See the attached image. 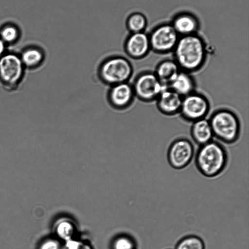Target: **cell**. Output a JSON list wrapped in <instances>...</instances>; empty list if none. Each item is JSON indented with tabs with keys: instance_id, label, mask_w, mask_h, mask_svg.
<instances>
[{
	"instance_id": "6da1fadb",
	"label": "cell",
	"mask_w": 249,
	"mask_h": 249,
	"mask_svg": "<svg viewBox=\"0 0 249 249\" xmlns=\"http://www.w3.org/2000/svg\"><path fill=\"white\" fill-rule=\"evenodd\" d=\"M174 59L181 70L190 73L201 70L207 59L205 43L197 35L183 36L173 50Z\"/></svg>"
},
{
	"instance_id": "7a4b0ae2",
	"label": "cell",
	"mask_w": 249,
	"mask_h": 249,
	"mask_svg": "<svg viewBox=\"0 0 249 249\" xmlns=\"http://www.w3.org/2000/svg\"><path fill=\"white\" fill-rule=\"evenodd\" d=\"M195 161L197 169L203 176L215 177L227 166L228 152L221 142L213 140L199 146L195 155Z\"/></svg>"
},
{
	"instance_id": "3957f363",
	"label": "cell",
	"mask_w": 249,
	"mask_h": 249,
	"mask_svg": "<svg viewBox=\"0 0 249 249\" xmlns=\"http://www.w3.org/2000/svg\"><path fill=\"white\" fill-rule=\"evenodd\" d=\"M208 119L213 136L218 140L227 144L238 140L241 133V123L233 111L220 108L213 111Z\"/></svg>"
},
{
	"instance_id": "277c9868",
	"label": "cell",
	"mask_w": 249,
	"mask_h": 249,
	"mask_svg": "<svg viewBox=\"0 0 249 249\" xmlns=\"http://www.w3.org/2000/svg\"><path fill=\"white\" fill-rule=\"evenodd\" d=\"M133 72L131 62L126 58L115 56L107 59L99 69V75L106 84L112 86L129 82Z\"/></svg>"
},
{
	"instance_id": "5b68a950",
	"label": "cell",
	"mask_w": 249,
	"mask_h": 249,
	"mask_svg": "<svg viewBox=\"0 0 249 249\" xmlns=\"http://www.w3.org/2000/svg\"><path fill=\"white\" fill-rule=\"evenodd\" d=\"M131 84L135 97L143 103L155 101L162 91L167 87L161 83L154 71L149 70L139 73Z\"/></svg>"
},
{
	"instance_id": "8992f818",
	"label": "cell",
	"mask_w": 249,
	"mask_h": 249,
	"mask_svg": "<svg viewBox=\"0 0 249 249\" xmlns=\"http://www.w3.org/2000/svg\"><path fill=\"white\" fill-rule=\"evenodd\" d=\"M210 108L208 98L195 91L182 97L179 114L184 120L193 123L206 118Z\"/></svg>"
},
{
	"instance_id": "52a82bcc",
	"label": "cell",
	"mask_w": 249,
	"mask_h": 249,
	"mask_svg": "<svg viewBox=\"0 0 249 249\" xmlns=\"http://www.w3.org/2000/svg\"><path fill=\"white\" fill-rule=\"evenodd\" d=\"M25 67L17 55L8 54L0 58V80L6 89L13 91L21 81Z\"/></svg>"
},
{
	"instance_id": "ba28073f",
	"label": "cell",
	"mask_w": 249,
	"mask_h": 249,
	"mask_svg": "<svg viewBox=\"0 0 249 249\" xmlns=\"http://www.w3.org/2000/svg\"><path fill=\"white\" fill-rule=\"evenodd\" d=\"M195 156V147L192 142L185 137L178 138L169 145L167 158L170 165L177 170L186 167Z\"/></svg>"
},
{
	"instance_id": "9c48e42d",
	"label": "cell",
	"mask_w": 249,
	"mask_h": 249,
	"mask_svg": "<svg viewBox=\"0 0 249 249\" xmlns=\"http://www.w3.org/2000/svg\"><path fill=\"white\" fill-rule=\"evenodd\" d=\"M149 37L151 49L160 54L173 51L179 39L178 34L170 23L162 24L155 28Z\"/></svg>"
},
{
	"instance_id": "30bf717a",
	"label": "cell",
	"mask_w": 249,
	"mask_h": 249,
	"mask_svg": "<svg viewBox=\"0 0 249 249\" xmlns=\"http://www.w3.org/2000/svg\"><path fill=\"white\" fill-rule=\"evenodd\" d=\"M124 50L128 57L136 63L145 58L151 50L149 36L145 32L130 33L124 42Z\"/></svg>"
},
{
	"instance_id": "8fae6325",
	"label": "cell",
	"mask_w": 249,
	"mask_h": 249,
	"mask_svg": "<svg viewBox=\"0 0 249 249\" xmlns=\"http://www.w3.org/2000/svg\"><path fill=\"white\" fill-rule=\"evenodd\" d=\"M108 99L115 108L124 109L129 107L135 99L132 85L127 82L111 86L108 92Z\"/></svg>"
},
{
	"instance_id": "7c38bea8",
	"label": "cell",
	"mask_w": 249,
	"mask_h": 249,
	"mask_svg": "<svg viewBox=\"0 0 249 249\" xmlns=\"http://www.w3.org/2000/svg\"><path fill=\"white\" fill-rule=\"evenodd\" d=\"M182 97L170 88L164 89L156 100L157 108L162 114L172 116L179 113Z\"/></svg>"
},
{
	"instance_id": "4fadbf2b",
	"label": "cell",
	"mask_w": 249,
	"mask_h": 249,
	"mask_svg": "<svg viewBox=\"0 0 249 249\" xmlns=\"http://www.w3.org/2000/svg\"><path fill=\"white\" fill-rule=\"evenodd\" d=\"M168 87L183 97L196 91V83L191 73L180 70Z\"/></svg>"
},
{
	"instance_id": "5bb4252c",
	"label": "cell",
	"mask_w": 249,
	"mask_h": 249,
	"mask_svg": "<svg viewBox=\"0 0 249 249\" xmlns=\"http://www.w3.org/2000/svg\"><path fill=\"white\" fill-rule=\"evenodd\" d=\"M190 135L194 142L199 146L213 140L214 136L209 119L205 118L193 122Z\"/></svg>"
},
{
	"instance_id": "9a60e30c",
	"label": "cell",
	"mask_w": 249,
	"mask_h": 249,
	"mask_svg": "<svg viewBox=\"0 0 249 249\" xmlns=\"http://www.w3.org/2000/svg\"><path fill=\"white\" fill-rule=\"evenodd\" d=\"M180 70L174 59H165L156 65L154 72L161 83L168 87Z\"/></svg>"
},
{
	"instance_id": "2e32d148",
	"label": "cell",
	"mask_w": 249,
	"mask_h": 249,
	"mask_svg": "<svg viewBox=\"0 0 249 249\" xmlns=\"http://www.w3.org/2000/svg\"><path fill=\"white\" fill-rule=\"evenodd\" d=\"M172 25L178 34L186 36L196 32L198 28V21L194 15L183 12L175 17Z\"/></svg>"
},
{
	"instance_id": "e0dca14e",
	"label": "cell",
	"mask_w": 249,
	"mask_h": 249,
	"mask_svg": "<svg viewBox=\"0 0 249 249\" xmlns=\"http://www.w3.org/2000/svg\"><path fill=\"white\" fill-rule=\"evenodd\" d=\"M76 231L73 221L68 218H61L55 223L54 232L58 238L66 241L74 238Z\"/></svg>"
},
{
	"instance_id": "ac0fdd59",
	"label": "cell",
	"mask_w": 249,
	"mask_h": 249,
	"mask_svg": "<svg viewBox=\"0 0 249 249\" xmlns=\"http://www.w3.org/2000/svg\"><path fill=\"white\" fill-rule=\"evenodd\" d=\"M126 27L130 33L144 32L147 25L146 16L142 13L135 12L130 14L126 19Z\"/></svg>"
},
{
	"instance_id": "d6986e66",
	"label": "cell",
	"mask_w": 249,
	"mask_h": 249,
	"mask_svg": "<svg viewBox=\"0 0 249 249\" xmlns=\"http://www.w3.org/2000/svg\"><path fill=\"white\" fill-rule=\"evenodd\" d=\"M45 55L38 49H32L24 52L21 60L25 68L34 69L39 67L43 62Z\"/></svg>"
},
{
	"instance_id": "ffe728a7",
	"label": "cell",
	"mask_w": 249,
	"mask_h": 249,
	"mask_svg": "<svg viewBox=\"0 0 249 249\" xmlns=\"http://www.w3.org/2000/svg\"><path fill=\"white\" fill-rule=\"evenodd\" d=\"M175 249H205V245L201 237L196 235L190 234L179 240Z\"/></svg>"
},
{
	"instance_id": "44dd1931",
	"label": "cell",
	"mask_w": 249,
	"mask_h": 249,
	"mask_svg": "<svg viewBox=\"0 0 249 249\" xmlns=\"http://www.w3.org/2000/svg\"><path fill=\"white\" fill-rule=\"evenodd\" d=\"M65 242L62 249H92L89 243L74 238Z\"/></svg>"
},
{
	"instance_id": "7402d4cb",
	"label": "cell",
	"mask_w": 249,
	"mask_h": 249,
	"mask_svg": "<svg viewBox=\"0 0 249 249\" xmlns=\"http://www.w3.org/2000/svg\"><path fill=\"white\" fill-rule=\"evenodd\" d=\"M114 249H134L133 242L126 237H122L115 240L113 245Z\"/></svg>"
},
{
	"instance_id": "603a6c76",
	"label": "cell",
	"mask_w": 249,
	"mask_h": 249,
	"mask_svg": "<svg viewBox=\"0 0 249 249\" xmlns=\"http://www.w3.org/2000/svg\"><path fill=\"white\" fill-rule=\"evenodd\" d=\"M59 242L53 239H48L43 241L38 249H62Z\"/></svg>"
},
{
	"instance_id": "cb8c5ba5",
	"label": "cell",
	"mask_w": 249,
	"mask_h": 249,
	"mask_svg": "<svg viewBox=\"0 0 249 249\" xmlns=\"http://www.w3.org/2000/svg\"><path fill=\"white\" fill-rule=\"evenodd\" d=\"M17 32L13 28L9 27L5 28L1 32V36L6 41L11 42L13 41L17 37Z\"/></svg>"
},
{
	"instance_id": "d4e9b609",
	"label": "cell",
	"mask_w": 249,
	"mask_h": 249,
	"mask_svg": "<svg viewBox=\"0 0 249 249\" xmlns=\"http://www.w3.org/2000/svg\"><path fill=\"white\" fill-rule=\"evenodd\" d=\"M4 49V46L3 43L2 42V41L1 40H0V56L3 53Z\"/></svg>"
}]
</instances>
